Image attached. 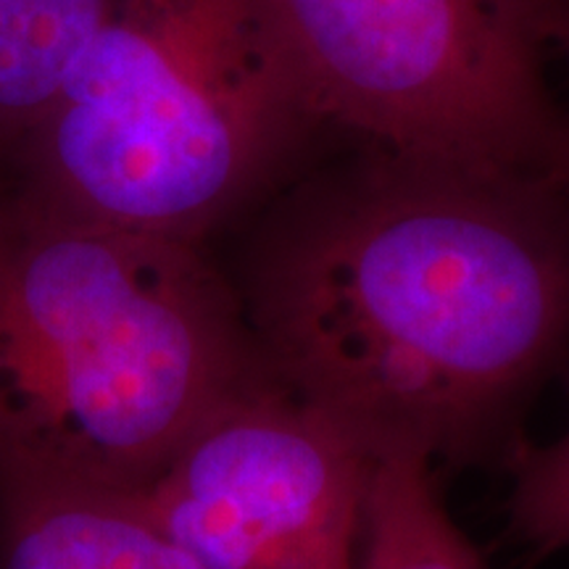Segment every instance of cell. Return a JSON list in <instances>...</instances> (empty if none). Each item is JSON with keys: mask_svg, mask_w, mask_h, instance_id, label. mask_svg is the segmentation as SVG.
Segmentation results:
<instances>
[{"mask_svg": "<svg viewBox=\"0 0 569 569\" xmlns=\"http://www.w3.org/2000/svg\"><path fill=\"white\" fill-rule=\"evenodd\" d=\"M261 369L372 457L480 443L569 338L549 177L380 148L306 196L256 261Z\"/></svg>", "mask_w": 569, "mask_h": 569, "instance_id": "6da1fadb", "label": "cell"}, {"mask_svg": "<svg viewBox=\"0 0 569 569\" xmlns=\"http://www.w3.org/2000/svg\"><path fill=\"white\" fill-rule=\"evenodd\" d=\"M259 375L201 246L0 196V488L142 493Z\"/></svg>", "mask_w": 569, "mask_h": 569, "instance_id": "7a4b0ae2", "label": "cell"}, {"mask_svg": "<svg viewBox=\"0 0 569 569\" xmlns=\"http://www.w3.org/2000/svg\"><path fill=\"white\" fill-rule=\"evenodd\" d=\"M315 124L269 0H111L9 151L11 193L201 246Z\"/></svg>", "mask_w": 569, "mask_h": 569, "instance_id": "3957f363", "label": "cell"}, {"mask_svg": "<svg viewBox=\"0 0 569 569\" xmlns=\"http://www.w3.org/2000/svg\"><path fill=\"white\" fill-rule=\"evenodd\" d=\"M311 111L386 151L549 177L538 38L501 0H269Z\"/></svg>", "mask_w": 569, "mask_h": 569, "instance_id": "277c9868", "label": "cell"}, {"mask_svg": "<svg viewBox=\"0 0 569 569\" xmlns=\"http://www.w3.org/2000/svg\"><path fill=\"white\" fill-rule=\"evenodd\" d=\"M372 453L264 375L224 398L142 490L201 569H356Z\"/></svg>", "mask_w": 569, "mask_h": 569, "instance_id": "5b68a950", "label": "cell"}, {"mask_svg": "<svg viewBox=\"0 0 569 569\" xmlns=\"http://www.w3.org/2000/svg\"><path fill=\"white\" fill-rule=\"evenodd\" d=\"M0 569H201L140 493L80 486L0 488Z\"/></svg>", "mask_w": 569, "mask_h": 569, "instance_id": "8992f818", "label": "cell"}, {"mask_svg": "<svg viewBox=\"0 0 569 569\" xmlns=\"http://www.w3.org/2000/svg\"><path fill=\"white\" fill-rule=\"evenodd\" d=\"M356 569H486L440 501L425 453L372 457Z\"/></svg>", "mask_w": 569, "mask_h": 569, "instance_id": "52a82bcc", "label": "cell"}, {"mask_svg": "<svg viewBox=\"0 0 569 569\" xmlns=\"http://www.w3.org/2000/svg\"><path fill=\"white\" fill-rule=\"evenodd\" d=\"M111 0H0V156L40 122Z\"/></svg>", "mask_w": 569, "mask_h": 569, "instance_id": "ba28073f", "label": "cell"}, {"mask_svg": "<svg viewBox=\"0 0 569 569\" xmlns=\"http://www.w3.org/2000/svg\"><path fill=\"white\" fill-rule=\"evenodd\" d=\"M569 503V432L559 443L525 453L519 461L515 525Z\"/></svg>", "mask_w": 569, "mask_h": 569, "instance_id": "9c48e42d", "label": "cell"}, {"mask_svg": "<svg viewBox=\"0 0 569 569\" xmlns=\"http://www.w3.org/2000/svg\"><path fill=\"white\" fill-rule=\"evenodd\" d=\"M517 530L538 546L540 551H557L569 546V503L557 509L543 511V515L525 519L517 525Z\"/></svg>", "mask_w": 569, "mask_h": 569, "instance_id": "30bf717a", "label": "cell"}, {"mask_svg": "<svg viewBox=\"0 0 569 569\" xmlns=\"http://www.w3.org/2000/svg\"><path fill=\"white\" fill-rule=\"evenodd\" d=\"M538 40L549 38L569 13V0H501Z\"/></svg>", "mask_w": 569, "mask_h": 569, "instance_id": "8fae6325", "label": "cell"}, {"mask_svg": "<svg viewBox=\"0 0 569 569\" xmlns=\"http://www.w3.org/2000/svg\"><path fill=\"white\" fill-rule=\"evenodd\" d=\"M553 38H559L561 42H565L567 51H569V13L557 24V30H553ZM561 169H565V172L569 174V140H565V153H561Z\"/></svg>", "mask_w": 569, "mask_h": 569, "instance_id": "7c38bea8", "label": "cell"}]
</instances>
